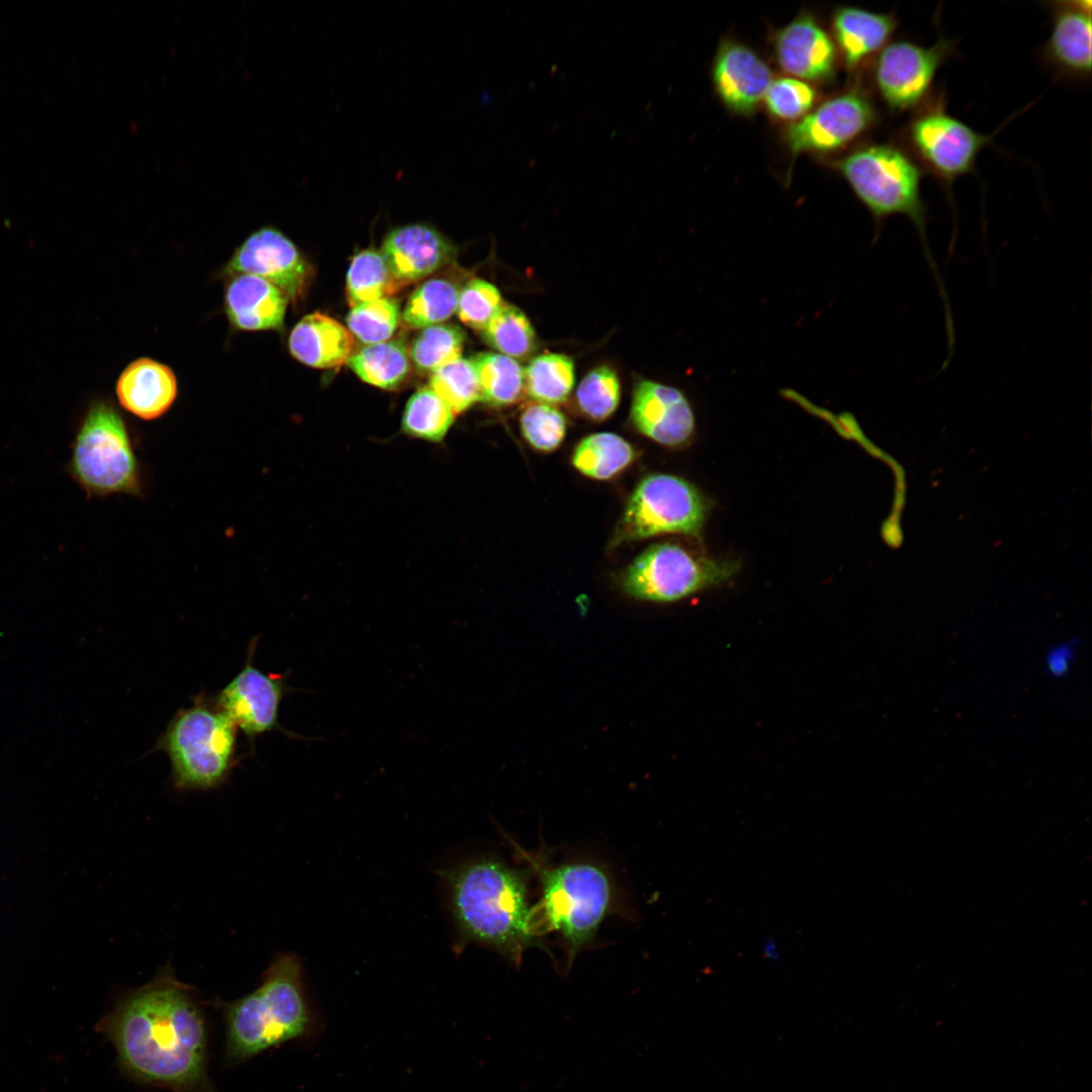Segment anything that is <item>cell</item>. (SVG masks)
<instances>
[{
	"label": "cell",
	"mask_w": 1092,
	"mask_h": 1092,
	"mask_svg": "<svg viewBox=\"0 0 1092 1092\" xmlns=\"http://www.w3.org/2000/svg\"><path fill=\"white\" fill-rule=\"evenodd\" d=\"M943 91L932 95L901 130V145L924 173L950 191L953 183L974 171L980 152L991 136L976 131L946 109Z\"/></svg>",
	"instance_id": "obj_8"
},
{
	"label": "cell",
	"mask_w": 1092,
	"mask_h": 1092,
	"mask_svg": "<svg viewBox=\"0 0 1092 1092\" xmlns=\"http://www.w3.org/2000/svg\"><path fill=\"white\" fill-rule=\"evenodd\" d=\"M399 285L384 257L376 250H363L352 259L347 273V295L351 306L388 297Z\"/></svg>",
	"instance_id": "obj_29"
},
{
	"label": "cell",
	"mask_w": 1092,
	"mask_h": 1092,
	"mask_svg": "<svg viewBox=\"0 0 1092 1092\" xmlns=\"http://www.w3.org/2000/svg\"><path fill=\"white\" fill-rule=\"evenodd\" d=\"M458 295L459 290L453 282L441 278L430 279L411 294L402 320L411 329L441 324L456 312Z\"/></svg>",
	"instance_id": "obj_30"
},
{
	"label": "cell",
	"mask_w": 1092,
	"mask_h": 1092,
	"mask_svg": "<svg viewBox=\"0 0 1092 1092\" xmlns=\"http://www.w3.org/2000/svg\"><path fill=\"white\" fill-rule=\"evenodd\" d=\"M194 989L168 965L129 991L97 1024L134 1080L174 1092H215L208 1078L207 1034Z\"/></svg>",
	"instance_id": "obj_1"
},
{
	"label": "cell",
	"mask_w": 1092,
	"mask_h": 1092,
	"mask_svg": "<svg viewBox=\"0 0 1092 1092\" xmlns=\"http://www.w3.org/2000/svg\"><path fill=\"white\" fill-rule=\"evenodd\" d=\"M525 391L536 402L555 404L569 396L574 382L571 358L547 353L533 358L524 370Z\"/></svg>",
	"instance_id": "obj_27"
},
{
	"label": "cell",
	"mask_w": 1092,
	"mask_h": 1092,
	"mask_svg": "<svg viewBox=\"0 0 1092 1092\" xmlns=\"http://www.w3.org/2000/svg\"><path fill=\"white\" fill-rule=\"evenodd\" d=\"M453 915L465 942H476L518 965L539 944L542 929L529 895V872L481 857L445 872Z\"/></svg>",
	"instance_id": "obj_2"
},
{
	"label": "cell",
	"mask_w": 1092,
	"mask_h": 1092,
	"mask_svg": "<svg viewBox=\"0 0 1092 1092\" xmlns=\"http://www.w3.org/2000/svg\"><path fill=\"white\" fill-rule=\"evenodd\" d=\"M286 295L269 281L252 275H232L225 287L224 309L239 331H279L284 325Z\"/></svg>",
	"instance_id": "obj_20"
},
{
	"label": "cell",
	"mask_w": 1092,
	"mask_h": 1092,
	"mask_svg": "<svg viewBox=\"0 0 1092 1092\" xmlns=\"http://www.w3.org/2000/svg\"><path fill=\"white\" fill-rule=\"evenodd\" d=\"M238 731L213 698L201 692L174 714L154 751L168 756L176 789H217L239 760Z\"/></svg>",
	"instance_id": "obj_6"
},
{
	"label": "cell",
	"mask_w": 1092,
	"mask_h": 1092,
	"mask_svg": "<svg viewBox=\"0 0 1092 1092\" xmlns=\"http://www.w3.org/2000/svg\"><path fill=\"white\" fill-rule=\"evenodd\" d=\"M635 458L636 451L627 440L602 432L586 436L576 445L571 463L588 478L608 480L629 467Z\"/></svg>",
	"instance_id": "obj_24"
},
{
	"label": "cell",
	"mask_w": 1092,
	"mask_h": 1092,
	"mask_svg": "<svg viewBox=\"0 0 1092 1092\" xmlns=\"http://www.w3.org/2000/svg\"><path fill=\"white\" fill-rule=\"evenodd\" d=\"M224 274H252L279 288L289 299H300L309 284L311 268L296 246L273 226L256 230L236 249Z\"/></svg>",
	"instance_id": "obj_14"
},
{
	"label": "cell",
	"mask_w": 1092,
	"mask_h": 1092,
	"mask_svg": "<svg viewBox=\"0 0 1092 1092\" xmlns=\"http://www.w3.org/2000/svg\"><path fill=\"white\" fill-rule=\"evenodd\" d=\"M706 504L686 479L666 473L645 476L632 491L617 525L613 543L664 534L699 536Z\"/></svg>",
	"instance_id": "obj_10"
},
{
	"label": "cell",
	"mask_w": 1092,
	"mask_h": 1092,
	"mask_svg": "<svg viewBox=\"0 0 1092 1092\" xmlns=\"http://www.w3.org/2000/svg\"><path fill=\"white\" fill-rule=\"evenodd\" d=\"M834 165L877 222L897 214L911 221L946 306L945 291L927 240V210L920 191L924 172L918 163L902 145L884 143L859 148Z\"/></svg>",
	"instance_id": "obj_5"
},
{
	"label": "cell",
	"mask_w": 1092,
	"mask_h": 1092,
	"mask_svg": "<svg viewBox=\"0 0 1092 1092\" xmlns=\"http://www.w3.org/2000/svg\"><path fill=\"white\" fill-rule=\"evenodd\" d=\"M455 420L451 407L430 387L418 389L407 400L401 429L407 436L441 442Z\"/></svg>",
	"instance_id": "obj_28"
},
{
	"label": "cell",
	"mask_w": 1092,
	"mask_h": 1092,
	"mask_svg": "<svg viewBox=\"0 0 1092 1092\" xmlns=\"http://www.w3.org/2000/svg\"><path fill=\"white\" fill-rule=\"evenodd\" d=\"M67 473L90 498L143 495L142 472L124 419L106 400L92 402L71 445Z\"/></svg>",
	"instance_id": "obj_7"
},
{
	"label": "cell",
	"mask_w": 1092,
	"mask_h": 1092,
	"mask_svg": "<svg viewBox=\"0 0 1092 1092\" xmlns=\"http://www.w3.org/2000/svg\"><path fill=\"white\" fill-rule=\"evenodd\" d=\"M877 119L871 99L855 89L823 102L790 125L786 142L793 155L830 152L866 133Z\"/></svg>",
	"instance_id": "obj_13"
},
{
	"label": "cell",
	"mask_w": 1092,
	"mask_h": 1092,
	"mask_svg": "<svg viewBox=\"0 0 1092 1092\" xmlns=\"http://www.w3.org/2000/svg\"><path fill=\"white\" fill-rule=\"evenodd\" d=\"M215 1004L225 1021V1055L232 1063L307 1036L315 1027L302 984L301 964L292 953L277 957L250 994Z\"/></svg>",
	"instance_id": "obj_3"
},
{
	"label": "cell",
	"mask_w": 1092,
	"mask_h": 1092,
	"mask_svg": "<svg viewBox=\"0 0 1092 1092\" xmlns=\"http://www.w3.org/2000/svg\"><path fill=\"white\" fill-rule=\"evenodd\" d=\"M485 342L499 354L524 360L536 347L535 331L517 306L504 303L481 331Z\"/></svg>",
	"instance_id": "obj_31"
},
{
	"label": "cell",
	"mask_w": 1092,
	"mask_h": 1092,
	"mask_svg": "<svg viewBox=\"0 0 1092 1092\" xmlns=\"http://www.w3.org/2000/svg\"><path fill=\"white\" fill-rule=\"evenodd\" d=\"M399 316L398 302L382 297L352 306L346 321L353 337L371 345L387 341L395 332Z\"/></svg>",
	"instance_id": "obj_34"
},
{
	"label": "cell",
	"mask_w": 1092,
	"mask_h": 1092,
	"mask_svg": "<svg viewBox=\"0 0 1092 1092\" xmlns=\"http://www.w3.org/2000/svg\"><path fill=\"white\" fill-rule=\"evenodd\" d=\"M771 82L770 69L752 50L731 40L721 44L713 63V83L729 110L750 114Z\"/></svg>",
	"instance_id": "obj_17"
},
{
	"label": "cell",
	"mask_w": 1092,
	"mask_h": 1092,
	"mask_svg": "<svg viewBox=\"0 0 1092 1092\" xmlns=\"http://www.w3.org/2000/svg\"><path fill=\"white\" fill-rule=\"evenodd\" d=\"M465 336L455 325L438 324L422 329L408 351L416 368L433 373L461 357Z\"/></svg>",
	"instance_id": "obj_32"
},
{
	"label": "cell",
	"mask_w": 1092,
	"mask_h": 1092,
	"mask_svg": "<svg viewBox=\"0 0 1092 1092\" xmlns=\"http://www.w3.org/2000/svg\"><path fill=\"white\" fill-rule=\"evenodd\" d=\"M1091 1L1050 2L1051 32L1041 50L1046 66L1075 82L1091 78Z\"/></svg>",
	"instance_id": "obj_15"
},
{
	"label": "cell",
	"mask_w": 1092,
	"mask_h": 1092,
	"mask_svg": "<svg viewBox=\"0 0 1092 1092\" xmlns=\"http://www.w3.org/2000/svg\"><path fill=\"white\" fill-rule=\"evenodd\" d=\"M630 415L637 431L660 445H684L695 432L696 419L690 401L670 385L650 380L637 382Z\"/></svg>",
	"instance_id": "obj_16"
},
{
	"label": "cell",
	"mask_w": 1092,
	"mask_h": 1092,
	"mask_svg": "<svg viewBox=\"0 0 1092 1092\" xmlns=\"http://www.w3.org/2000/svg\"><path fill=\"white\" fill-rule=\"evenodd\" d=\"M354 346V337L348 329L318 311L303 316L288 338L292 357L313 368L341 366L348 362Z\"/></svg>",
	"instance_id": "obj_22"
},
{
	"label": "cell",
	"mask_w": 1092,
	"mask_h": 1092,
	"mask_svg": "<svg viewBox=\"0 0 1092 1092\" xmlns=\"http://www.w3.org/2000/svg\"><path fill=\"white\" fill-rule=\"evenodd\" d=\"M774 50L783 71L804 80H824L834 73L836 50L811 15H801L781 28Z\"/></svg>",
	"instance_id": "obj_19"
},
{
	"label": "cell",
	"mask_w": 1092,
	"mask_h": 1092,
	"mask_svg": "<svg viewBox=\"0 0 1092 1092\" xmlns=\"http://www.w3.org/2000/svg\"><path fill=\"white\" fill-rule=\"evenodd\" d=\"M502 304V296L494 285L474 278L459 291L456 313L464 325L482 331Z\"/></svg>",
	"instance_id": "obj_37"
},
{
	"label": "cell",
	"mask_w": 1092,
	"mask_h": 1092,
	"mask_svg": "<svg viewBox=\"0 0 1092 1092\" xmlns=\"http://www.w3.org/2000/svg\"><path fill=\"white\" fill-rule=\"evenodd\" d=\"M735 561L699 556L677 543L653 544L620 574V585L640 601L670 603L727 581Z\"/></svg>",
	"instance_id": "obj_9"
},
{
	"label": "cell",
	"mask_w": 1092,
	"mask_h": 1092,
	"mask_svg": "<svg viewBox=\"0 0 1092 1092\" xmlns=\"http://www.w3.org/2000/svg\"><path fill=\"white\" fill-rule=\"evenodd\" d=\"M115 391L125 411L141 420L153 421L170 410L177 397L178 385L169 366L143 357L124 368Z\"/></svg>",
	"instance_id": "obj_21"
},
{
	"label": "cell",
	"mask_w": 1092,
	"mask_h": 1092,
	"mask_svg": "<svg viewBox=\"0 0 1092 1092\" xmlns=\"http://www.w3.org/2000/svg\"><path fill=\"white\" fill-rule=\"evenodd\" d=\"M520 427L524 439L533 449L550 453L564 440L567 422L554 405L534 402L523 410Z\"/></svg>",
	"instance_id": "obj_36"
},
{
	"label": "cell",
	"mask_w": 1092,
	"mask_h": 1092,
	"mask_svg": "<svg viewBox=\"0 0 1092 1092\" xmlns=\"http://www.w3.org/2000/svg\"><path fill=\"white\" fill-rule=\"evenodd\" d=\"M481 400L496 406L519 401L525 392L524 370L517 360L499 353L483 352L472 359Z\"/></svg>",
	"instance_id": "obj_26"
},
{
	"label": "cell",
	"mask_w": 1092,
	"mask_h": 1092,
	"mask_svg": "<svg viewBox=\"0 0 1092 1092\" xmlns=\"http://www.w3.org/2000/svg\"><path fill=\"white\" fill-rule=\"evenodd\" d=\"M763 100L772 116L781 120H794L812 108L815 92L805 81L779 78L772 80Z\"/></svg>",
	"instance_id": "obj_38"
},
{
	"label": "cell",
	"mask_w": 1092,
	"mask_h": 1092,
	"mask_svg": "<svg viewBox=\"0 0 1092 1092\" xmlns=\"http://www.w3.org/2000/svg\"><path fill=\"white\" fill-rule=\"evenodd\" d=\"M898 25L894 12H874L852 6L837 8L832 17L834 37L849 69L879 54Z\"/></svg>",
	"instance_id": "obj_23"
},
{
	"label": "cell",
	"mask_w": 1092,
	"mask_h": 1092,
	"mask_svg": "<svg viewBox=\"0 0 1092 1092\" xmlns=\"http://www.w3.org/2000/svg\"><path fill=\"white\" fill-rule=\"evenodd\" d=\"M954 55V41L941 33L928 47L910 39L886 44L875 61L873 76L887 108L897 114L919 108L932 95L938 70Z\"/></svg>",
	"instance_id": "obj_11"
},
{
	"label": "cell",
	"mask_w": 1092,
	"mask_h": 1092,
	"mask_svg": "<svg viewBox=\"0 0 1092 1092\" xmlns=\"http://www.w3.org/2000/svg\"><path fill=\"white\" fill-rule=\"evenodd\" d=\"M1074 647L1072 643H1061L1050 648L1044 657V665L1052 676L1061 677L1070 670L1075 659Z\"/></svg>",
	"instance_id": "obj_39"
},
{
	"label": "cell",
	"mask_w": 1092,
	"mask_h": 1092,
	"mask_svg": "<svg viewBox=\"0 0 1092 1092\" xmlns=\"http://www.w3.org/2000/svg\"><path fill=\"white\" fill-rule=\"evenodd\" d=\"M535 868L541 890L536 905L540 926L560 936L571 965L594 942L602 924L615 911L614 879L604 864L592 859Z\"/></svg>",
	"instance_id": "obj_4"
},
{
	"label": "cell",
	"mask_w": 1092,
	"mask_h": 1092,
	"mask_svg": "<svg viewBox=\"0 0 1092 1092\" xmlns=\"http://www.w3.org/2000/svg\"><path fill=\"white\" fill-rule=\"evenodd\" d=\"M580 412L589 420L602 422L617 410L621 385L617 373L609 366H599L580 381L576 393Z\"/></svg>",
	"instance_id": "obj_35"
},
{
	"label": "cell",
	"mask_w": 1092,
	"mask_h": 1092,
	"mask_svg": "<svg viewBox=\"0 0 1092 1092\" xmlns=\"http://www.w3.org/2000/svg\"><path fill=\"white\" fill-rule=\"evenodd\" d=\"M364 382L382 389L397 388L410 372V353L402 341L366 345L348 360Z\"/></svg>",
	"instance_id": "obj_25"
},
{
	"label": "cell",
	"mask_w": 1092,
	"mask_h": 1092,
	"mask_svg": "<svg viewBox=\"0 0 1092 1092\" xmlns=\"http://www.w3.org/2000/svg\"><path fill=\"white\" fill-rule=\"evenodd\" d=\"M257 639H252L244 667L212 697L215 705L241 730L249 742L267 732L279 731L291 739L317 740L285 729L279 723V707L284 697L300 690L288 686L290 671L264 672L254 665Z\"/></svg>",
	"instance_id": "obj_12"
},
{
	"label": "cell",
	"mask_w": 1092,
	"mask_h": 1092,
	"mask_svg": "<svg viewBox=\"0 0 1092 1092\" xmlns=\"http://www.w3.org/2000/svg\"><path fill=\"white\" fill-rule=\"evenodd\" d=\"M429 386L455 415L481 400L478 377L471 359L460 357L439 368L432 373Z\"/></svg>",
	"instance_id": "obj_33"
},
{
	"label": "cell",
	"mask_w": 1092,
	"mask_h": 1092,
	"mask_svg": "<svg viewBox=\"0 0 1092 1092\" xmlns=\"http://www.w3.org/2000/svg\"><path fill=\"white\" fill-rule=\"evenodd\" d=\"M382 256L399 283L422 279L453 259L452 244L436 229L412 223L393 229L384 239Z\"/></svg>",
	"instance_id": "obj_18"
}]
</instances>
